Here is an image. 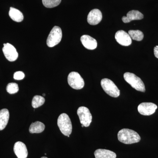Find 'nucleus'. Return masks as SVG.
<instances>
[{
  "instance_id": "obj_9",
  "label": "nucleus",
  "mask_w": 158,
  "mask_h": 158,
  "mask_svg": "<svg viewBox=\"0 0 158 158\" xmlns=\"http://www.w3.org/2000/svg\"><path fill=\"white\" fill-rule=\"evenodd\" d=\"M157 106L152 102L141 103L138 106V112L144 116H150L155 113Z\"/></svg>"
},
{
  "instance_id": "obj_4",
  "label": "nucleus",
  "mask_w": 158,
  "mask_h": 158,
  "mask_svg": "<svg viewBox=\"0 0 158 158\" xmlns=\"http://www.w3.org/2000/svg\"><path fill=\"white\" fill-rule=\"evenodd\" d=\"M102 88L108 95L113 98H117L120 95V90L114 82L110 79H103L101 82Z\"/></svg>"
},
{
  "instance_id": "obj_17",
  "label": "nucleus",
  "mask_w": 158,
  "mask_h": 158,
  "mask_svg": "<svg viewBox=\"0 0 158 158\" xmlns=\"http://www.w3.org/2000/svg\"><path fill=\"white\" fill-rule=\"evenodd\" d=\"M9 15L11 19L16 22H21L23 20V13L19 10L12 7L10 8Z\"/></svg>"
},
{
  "instance_id": "obj_24",
  "label": "nucleus",
  "mask_w": 158,
  "mask_h": 158,
  "mask_svg": "<svg viewBox=\"0 0 158 158\" xmlns=\"http://www.w3.org/2000/svg\"><path fill=\"white\" fill-rule=\"evenodd\" d=\"M154 53L156 58L158 59V46H156L154 48Z\"/></svg>"
},
{
  "instance_id": "obj_14",
  "label": "nucleus",
  "mask_w": 158,
  "mask_h": 158,
  "mask_svg": "<svg viewBox=\"0 0 158 158\" xmlns=\"http://www.w3.org/2000/svg\"><path fill=\"white\" fill-rule=\"evenodd\" d=\"M144 18L143 15L137 10H131L129 11L127 16H123L122 20L123 23H128L135 20H141Z\"/></svg>"
},
{
  "instance_id": "obj_21",
  "label": "nucleus",
  "mask_w": 158,
  "mask_h": 158,
  "mask_svg": "<svg viewBox=\"0 0 158 158\" xmlns=\"http://www.w3.org/2000/svg\"><path fill=\"white\" fill-rule=\"evenodd\" d=\"M61 0H42L44 6L48 8H52L59 6Z\"/></svg>"
},
{
  "instance_id": "obj_1",
  "label": "nucleus",
  "mask_w": 158,
  "mask_h": 158,
  "mask_svg": "<svg viewBox=\"0 0 158 158\" xmlns=\"http://www.w3.org/2000/svg\"><path fill=\"white\" fill-rule=\"evenodd\" d=\"M118 141L125 144H132L138 143L141 140V137L133 130L129 129H123L118 133Z\"/></svg>"
},
{
  "instance_id": "obj_19",
  "label": "nucleus",
  "mask_w": 158,
  "mask_h": 158,
  "mask_svg": "<svg viewBox=\"0 0 158 158\" xmlns=\"http://www.w3.org/2000/svg\"><path fill=\"white\" fill-rule=\"evenodd\" d=\"M128 34L131 39L137 41H141L144 38V34L139 30H130L128 31Z\"/></svg>"
},
{
  "instance_id": "obj_6",
  "label": "nucleus",
  "mask_w": 158,
  "mask_h": 158,
  "mask_svg": "<svg viewBox=\"0 0 158 158\" xmlns=\"http://www.w3.org/2000/svg\"><path fill=\"white\" fill-rule=\"evenodd\" d=\"M68 83L72 88L76 90L81 89L85 86L84 79L80 74L76 72H72L69 74Z\"/></svg>"
},
{
  "instance_id": "obj_20",
  "label": "nucleus",
  "mask_w": 158,
  "mask_h": 158,
  "mask_svg": "<svg viewBox=\"0 0 158 158\" xmlns=\"http://www.w3.org/2000/svg\"><path fill=\"white\" fill-rule=\"evenodd\" d=\"M45 102V98L40 95H35L33 98L32 102V107L34 109L39 107Z\"/></svg>"
},
{
  "instance_id": "obj_11",
  "label": "nucleus",
  "mask_w": 158,
  "mask_h": 158,
  "mask_svg": "<svg viewBox=\"0 0 158 158\" xmlns=\"http://www.w3.org/2000/svg\"><path fill=\"white\" fill-rule=\"evenodd\" d=\"M102 15L99 9H94L89 12L88 15V22L91 25H96L101 21Z\"/></svg>"
},
{
  "instance_id": "obj_22",
  "label": "nucleus",
  "mask_w": 158,
  "mask_h": 158,
  "mask_svg": "<svg viewBox=\"0 0 158 158\" xmlns=\"http://www.w3.org/2000/svg\"><path fill=\"white\" fill-rule=\"evenodd\" d=\"M19 88L18 85L16 83H9L6 87L7 92L10 94H14L18 92Z\"/></svg>"
},
{
  "instance_id": "obj_10",
  "label": "nucleus",
  "mask_w": 158,
  "mask_h": 158,
  "mask_svg": "<svg viewBox=\"0 0 158 158\" xmlns=\"http://www.w3.org/2000/svg\"><path fill=\"white\" fill-rule=\"evenodd\" d=\"M115 39L120 45L128 46L131 44L132 39L129 34L123 31H118L115 34Z\"/></svg>"
},
{
  "instance_id": "obj_8",
  "label": "nucleus",
  "mask_w": 158,
  "mask_h": 158,
  "mask_svg": "<svg viewBox=\"0 0 158 158\" xmlns=\"http://www.w3.org/2000/svg\"><path fill=\"white\" fill-rule=\"evenodd\" d=\"M2 51L6 59L10 62H14L18 58V53L16 49L10 44H4Z\"/></svg>"
},
{
  "instance_id": "obj_16",
  "label": "nucleus",
  "mask_w": 158,
  "mask_h": 158,
  "mask_svg": "<svg viewBox=\"0 0 158 158\" xmlns=\"http://www.w3.org/2000/svg\"><path fill=\"white\" fill-rule=\"evenodd\" d=\"M9 118V110L6 109L0 110V131L4 130L8 124Z\"/></svg>"
},
{
  "instance_id": "obj_27",
  "label": "nucleus",
  "mask_w": 158,
  "mask_h": 158,
  "mask_svg": "<svg viewBox=\"0 0 158 158\" xmlns=\"http://www.w3.org/2000/svg\"><path fill=\"white\" fill-rule=\"evenodd\" d=\"M85 127V126H84V125H82V127Z\"/></svg>"
},
{
  "instance_id": "obj_13",
  "label": "nucleus",
  "mask_w": 158,
  "mask_h": 158,
  "mask_svg": "<svg viewBox=\"0 0 158 158\" xmlns=\"http://www.w3.org/2000/svg\"><path fill=\"white\" fill-rule=\"evenodd\" d=\"M82 44L89 50H94L97 47V40L93 37L88 35H83L81 38Z\"/></svg>"
},
{
  "instance_id": "obj_23",
  "label": "nucleus",
  "mask_w": 158,
  "mask_h": 158,
  "mask_svg": "<svg viewBox=\"0 0 158 158\" xmlns=\"http://www.w3.org/2000/svg\"><path fill=\"white\" fill-rule=\"evenodd\" d=\"M24 77V73L22 71L16 72L14 74V79L16 80H23Z\"/></svg>"
},
{
  "instance_id": "obj_15",
  "label": "nucleus",
  "mask_w": 158,
  "mask_h": 158,
  "mask_svg": "<svg viewBox=\"0 0 158 158\" xmlns=\"http://www.w3.org/2000/svg\"><path fill=\"white\" fill-rule=\"evenodd\" d=\"M95 158H116V155L115 152L109 150L98 149L94 153Z\"/></svg>"
},
{
  "instance_id": "obj_7",
  "label": "nucleus",
  "mask_w": 158,
  "mask_h": 158,
  "mask_svg": "<svg viewBox=\"0 0 158 158\" xmlns=\"http://www.w3.org/2000/svg\"><path fill=\"white\" fill-rule=\"evenodd\" d=\"M80 122L85 127H88L92 122V116L90 110L85 106L80 107L77 111Z\"/></svg>"
},
{
  "instance_id": "obj_25",
  "label": "nucleus",
  "mask_w": 158,
  "mask_h": 158,
  "mask_svg": "<svg viewBox=\"0 0 158 158\" xmlns=\"http://www.w3.org/2000/svg\"><path fill=\"white\" fill-rule=\"evenodd\" d=\"M41 158H48L46 157H41Z\"/></svg>"
},
{
  "instance_id": "obj_2",
  "label": "nucleus",
  "mask_w": 158,
  "mask_h": 158,
  "mask_svg": "<svg viewBox=\"0 0 158 158\" xmlns=\"http://www.w3.org/2000/svg\"><path fill=\"white\" fill-rule=\"evenodd\" d=\"M57 124L61 132L69 137L72 131V125L69 116L66 113H62L59 116Z\"/></svg>"
},
{
  "instance_id": "obj_3",
  "label": "nucleus",
  "mask_w": 158,
  "mask_h": 158,
  "mask_svg": "<svg viewBox=\"0 0 158 158\" xmlns=\"http://www.w3.org/2000/svg\"><path fill=\"white\" fill-rule=\"evenodd\" d=\"M124 80L133 88L141 92L145 91V86L140 78L137 77L135 74L127 72L123 75Z\"/></svg>"
},
{
  "instance_id": "obj_12",
  "label": "nucleus",
  "mask_w": 158,
  "mask_h": 158,
  "mask_svg": "<svg viewBox=\"0 0 158 158\" xmlns=\"http://www.w3.org/2000/svg\"><path fill=\"white\" fill-rule=\"evenodd\" d=\"M14 152L18 158H27L28 154L25 144L21 141H18L15 144Z\"/></svg>"
},
{
  "instance_id": "obj_5",
  "label": "nucleus",
  "mask_w": 158,
  "mask_h": 158,
  "mask_svg": "<svg viewBox=\"0 0 158 158\" xmlns=\"http://www.w3.org/2000/svg\"><path fill=\"white\" fill-rule=\"evenodd\" d=\"M62 31L59 27L55 26L49 34L47 40V44L49 47L52 48L59 44L62 38Z\"/></svg>"
},
{
  "instance_id": "obj_18",
  "label": "nucleus",
  "mask_w": 158,
  "mask_h": 158,
  "mask_svg": "<svg viewBox=\"0 0 158 158\" xmlns=\"http://www.w3.org/2000/svg\"><path fill=\"white\" fill-rule=\"evenodd\" d=\"M45 126L42 123L39 121L33 123L29 128V131L31 134L42 133L44 130Z\"/></svg>"
},
{
  "instance_id": "obj_26",
  "label": "nucleus",
  "mask_w": 158,
  "mask_h": 158,
  "mask_svg": "<svg viewBox=\"0 0 158 158\" xmlns=\"http://www.w3.org/2000/svg\"><path fill=\"white\" fill-rule=\"evenodd\" d=\"M43 95L44 96H45V94H43Z\"/></svg>"
}]
</instances>
